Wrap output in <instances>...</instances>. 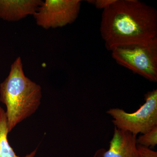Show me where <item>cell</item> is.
Segmentation results:
<instances>
[{
    "label": "cell",
    "instance_id": "obj_1",
    "mask_svg": "<svg viewBox=\"0 0 157 157\" xmlns=\"http://www.w3.org/2000/svg\"><path fill=\"white\" fill-rule=\"evenodd\" d=\"M100 32L106 48L157 38V11L138 0H115L104 9Z\"/></svg>",
    "mask_w": 157,
    "mask_h": 157
},
{
    "label": "cell",
    "instance_id": "obj_2",
    "mask_svg": "<svg viewBox=\"0 0 157 157\" xmlns=\"http://www.w3.org/2000/svg\"><path fill=\"white\" fill-rule=\"evenodd\" d=\"M42 98L41 86L25 76L18 57L11 65L9 76L0 84V102L6 106L9 133L36 111Z\"/></svg>",
    "mask_w": 157,
    "mask_h": 157
},
{
    "label": "cell",
    "instance_id": "obj_3",
    "mask_svg": "<svg viewBox=\"0 0 157 157\" xmlns=\"http://www.w3.org/2000/svg\"><path fill=\"white\" fill-rule=\"evenodd\" d=\"M119 64L153 82H157V38L118 45L110 51Z\"/></svg>",
    "mask_w": 157,
    "mask_h": 157
},
{
    "label": "cell",
    "instance_id": "obj_4",
    "mask_svg": "<svg viewBox=\"0 0 157 157\" xmlns=\"http://www.w3.org/2000/svg\"><path fill=\"white\" fill-rule=\"evenodd\" d=\"M144 104L137 111L129 113L118 108L108 109L114 126L137 136L148 132L157 126V90L144 95Z\"/></svg>",
    "mask_w": 157,
    "mask_h": 157
},
{
    "label": "cell",
    "instance_id": "obj_5",
    "mask_svg": "<svg viewBox=\"0 0 157 157\" xmlns=\"http://www.w3.org/2000/svg\"><path fill=\"white\" fill-rule=\"evenodd\" d=\"M79 0H45L33 16L37 25L45 29L62 27L75 21L81 7Z\"/></svg>",
    "mask_w": 157,
    "mask_h": 157
},
{
    "label": "cell",
    "instance_id": "obj_6",
    "mask_svg": "<svg viewBox=\"0 0 157 157\" xmlns=\"http://www.w3.org/2000/svg\"><path fill=\"white\" fill-rule=\"evenodd\" d=\"M136 139L137 136L115 127L109 148L99 149L93 157H140Z\"/></svg>",
    "mask_w": 157,
    "mask_h": 157
},
{
    "label": "cell",
    "instance_id": "obj_7",
    "mask_svg": "<svg viewBox=\"0 0 157 157\" xmlns=\"http://www.w3.org/2000/svg\"><path fill=\"white\" fill-rule=\"evenodd\" d=\"M42 2V0H0V18L15 21L33 15Z\"/></svg>",
    "mask_w": 157,
    "mask_h": 157
},
{
    "label": "cell",
    "instance_id": "obj_8",
    "mask_svg": "<svg viewBox=\"0 0 157 157\" xmlns=\"http://www.w3.org/2000/svg\"><path fill=\"white\" fill-rule=\"evenodd\" d=\"M9 133L6 111L0 107V157H35L36 154L37 147L25 156L17 155L9 144L8 138Z\"/></svg>",
    "mask_w": 157,
    "mask_h": 157
},
{
    "label": "cell",
    "instance_id": "obj_9",
    "mask_svg": "<svg viewBox=\"0 0 157 157\" xmlns=\"http://www.w3.org/2000/svg\"><path fill=\"white\" fill-rule=\"evenodd\" d=\"M138 145L145 147H155L157 144V126L144 134H141L136 139Z\"/></svg>",
    "mask_w": 157,
    "mask_h": 157
},
{
    "label": "cell",
    "instance_id": "obj_10",
    "mask_svg": "<svg viewBox=\"0 0 157 157\" xmlns=\"http://www.w3.org/2000/svg\"><path fill=\"white\" fill-rule=\"evenodd\" d=\"M137 149L140 157H157V152L149 147L137 144Z\"/></svg>",
    "mask_w": 157,
    "mask_h": 157
},
{
    "label": "cell",
    "instance_id": "obj_11",
    "mask_svg": "<svg viewBox=\"0 0 157 157\" xmlns=\"http://www.w3.org/2000/svg\"><path fill=\"white\" fill-rule=\"evenodd\" d=\"M115 0H91L87 1L88 2L95 6L98 9H104L108 8Z\"/></svg>",
    "mask_w": 157,
    "mask_h": 157
}]
</instances>
